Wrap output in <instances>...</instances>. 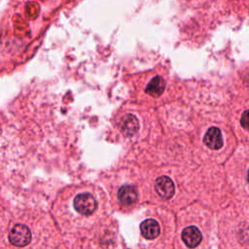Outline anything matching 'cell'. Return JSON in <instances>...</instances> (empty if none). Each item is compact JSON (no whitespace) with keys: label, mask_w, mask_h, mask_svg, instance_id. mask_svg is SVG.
I'll list each match as a JSON object with an SVG mask.
<instances>
[{"label":"cell","mask_w":249,"mask_h":249,"mask_svg":"<svg viewBox=\"0 0 249 249\" xmlns=\"http://www.w3.org/2000/svg\"><path fill=\"white\" fill-rule=\"evenodd\" d=\"M9 240L15 246L23 247L31 241V232L25 225L17 224L9 232Z\"/></svg>","instance_id":"cell-1"},{"label":"cell","mask_w":249,"mask_h":249,"mask_svg":"<svg viewBox=\"0 0 249 249\" xmlns=\"http://www.w3.org/2000/svg\"><path fill=\"white\" fill-rule=\"evenodd\" d=\"M97 203L93 196L89 193H83L78 195L74 198L75 209L83 215H90L96 209Z\"/></svg>","instance_id":"cell-2"},{"label":"cell","mask_w":249,"mask_h":249,"mask_svg":"<svg viewBox=\"0 0 249 249\" xmlns=\"http://www.w3.org/2000/svg\"><path fill=\"white\" fill-rule=\"evenodd\" d=\"M155 189L158 195L163 199H169L174 195V184L167 176H160L155 182Z\"/></svg>","instance_id":"cell-3"},{"label":"cell","mask_w":249,"mask_h":249,"mask_svg":"<svg viewBox=\"0 0 249 249\" xmlns=\"http://www.w3.org/2000/svg\"><path fill=\"white\" fill-rule=\"evenodd\" d=\"M203 142L208 148L212 150L220 149L223 146V137L221 130L215 126L210 127L203 137Z\"/></svg>","instance_id":"cell-4"},{"label":"cell","mask_w":249,"mask_h":249,"mask_svg":"<svg viewBox=\"0 0 249 249\" xmlns=\"http://www.w3.org/2000/svg\"><path fill=\"white\" fill-rule=\"evenodd\" d=\"M201 239V233L195 226H190L182 231V240L190 248L196 247L200 243Z\"/></svg>","instance_id":"cell-5"},{"label":"cell","mask_w":249,"mask_h":249,"mask_svg":"<svg viewBox=\"0 0 249 249\" xmlns=\"http://www.w3.org/2000/svg\"><path fill=\"white\" fill-rule=\"evenodd\" d=\"M140 231L147 239H154L160 233L159 223L154 219H147L140 224Z\"/></svg>","instance_id":"cell-6"},{"label":"cell","mask_w":249,"mask_h":249,"mask_svg":"<svg viewBox=\"0 0 249 249\" xmlns=\"http://www.w3.org/2000/svg\"><path fill=\"white\" fill-rule=\"evenodd\" d=\"M122 132L126 136H133L138 132L139 123L135 116L131 114L125 115L121 123Z\"/></svg>","instance_id":"cell-7"},{"label":"cell","mask_w":249,"mask_h":249,"mask_svg":"<svg viewBox=\"0 0 249 249\" xmlns=\"http://www.w3.org/2000/svg\"><path fill=\"white\" fill-rule=\"evenodd\" d=\"M138 197L137 191L134 187L129 185H124L120 188L118 192V198L121 203L124 205L133 204Z\"/></svg>","instance_id":"cell-8"},{"label":"cell","mask_w":249,"mask_h":249,"mask_svg":"<svg viewBox=\"0 0 249 249\" xmlns=\"http://www.w3.org/2000/svg\"><path fill=\"white\" fill-rule=\"evenodd\" d=\"M164 87H165L164 80L160 76H156L148 84L146 88V92L152 96L157 97L163 92Z\"/></svg>","instance_id":"cell-9"},{"label":"cell","mask_w":249,"mask_h":249,"mask_svg":"<svg viewBox=\"0 0 249 249\" xmlns=\"http://www.w3.org/2000/svg\"><path fill=\"white\" fill-rule=\"evenodd\" d=\"M247 123H248V111H245L241 118V124L243 125L244 128H247V126H248Z\"/></svg>","instance_id":"cell-10"}]
</instances>
